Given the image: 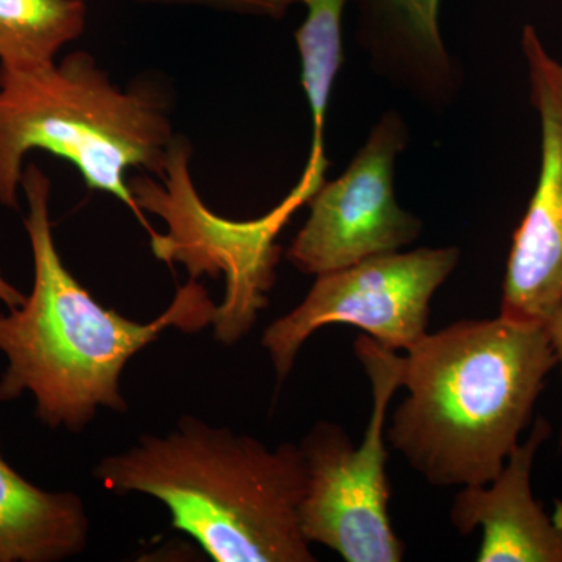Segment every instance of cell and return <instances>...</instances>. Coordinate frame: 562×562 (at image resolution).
I'll return each mask as SVG.
<instances>
[{
	"label": "cell",
	"mask_w": 562,
	"mask_h": 562,
	"mask_svg": "<svg viewBox=\"0 0 562 562\" xmlns=\"http://www.w3.org/2000/svg\"><path fill=\"white\" fill-rule=\"evenodd\" d=\"M408 140L402 114L386 111L342 176L314 192L308 220L286 251L297 271H339L419 238L422 221L398 205L394 192L395 160Z\"/></svg>",
	"instance_id": "ba28073f"
},
{
	"label": "cell",
	"mask_w": 562,
	"mask_h": 562,
	"mask_svg": "<svg viewBox=\"0 0 562 562\" xmlns=\"http://www.w3.org/2000/svg\"><path fill=\"white\" fill-rule=\"evenodd\" d=\"M550 432L549 422L539 417L491 483L464 486L454 497L453 527L464 536L482 528L476 561L562 562V503L550 516L531 491L536 453Z\"/></svg>",
	"instance_id": "30bf717a"
},
{
	"label": "cell",
	"mask_w": 562,
	"mask_h": 562,
	"mask_svg": "<svg viewBox=\"0 0 562 562\" xmlns=\"http://www.w3.org/2000/svg\"><path fill=\"white\" fill-rule=\"evenodd\" d=\"M441 0H357V40L379 76L431 110L452 105L460 63L443 43Z\"/></svg>",
	"instance_id": "8fae6325"
},
{
	"label": "cell",
	"mask_w": 562,
	"mask_h": 562,
	"mask_svg": "<svg viewBox=\"0 0 562 562\" xmlns=\"http://www.w3.org/2000/svg\"><path fill=\"white\" fill-rule=\"evenodd\" d=\"M460 258L457 247H422L317 276L306 297L262 335L277 383L290 376L303 344L325 325H353L386 349H412L427 335L432 295Z\"/></svg>",
	"instance_id": "52a82bcc"
},
{
	"label": "cell",
	"mask_w": 562,
	"mask_h": 562,
	"mask_svg": "<svg viewBox=\"0 0 562 562\" xmlns=\"http://www.w3.org/2000/svg\"><path fill=\"white\" fill-rule=\"evenodd\" d=\"M25 299H27V295L22 294L18 288H14L13 284L3 277L2 271H0V302H2L7 308L14 310L20 308L22 303L25 302Z\"/></svg>",
	"instance_id": "e0dca14e"
},
{
	"label": "cell",
	"mask_w": 562,
	"mask_h": 562,
	"mask_svg": "<svg viewBox=\"0 0 562 562\" xmlns=\"http://www.w3.org/2000/svg\"><path fill=\"white\" fill-rule=\"evenodd\" d=\"M554 368L539 322L498 314L427 333L403 357L408 395L392 414L386 441L432 486L491 483Z\"/></svg>",
	"instance_id": "7a4b0ae2"
},
{
	"label": "cell",
	"mask_w": 562,
	"mask_h": 562,
	"mask_svg": "<svg viewBox=\"0 0 562 562\" xmlns=\"http://www.w3.org/2000/svg\"><path fill=\"white\" fill-rule=\"evenodd\" d=\"M306 18L295 32L301 55L302 87L312 113V149L302 176L324 183L328 160L325 125L333 85L342 66V16L347 0H302Z\"/></svg>",
	"instance_id": "4fadbf2b"
},
{
	"label": "cell",
	"mask_w": 562,
	"mask_h": 562,
	"mask_svg": "<svg viewBox=\"0 0 562 562\" xmlns=\"http://www.w3.org/2000/svg\"><path fill=\"white\" fill-rule=\"evenodd\" d=\"M92 475L116 495L157 498L172 528L216 562H314L301 525L306 490L299 443L269 449L249 435L183 416L102 458Z\"/></svg>",
	"instance_id": "3957f363"
},
{
	"label": "cell",
	"mask_w": 562,
	"mask_h": 562,
	"mask_svg": "<svg viewBox=\"0 0 562 562\" xmlns=\"http://www.w3.org/2000/svg\"><path fill=\"white\" fill-rule=\"evenodd\" d=\"M91 522L76 492L41 490L0 452V562H61L90 542Z\"/></svg>",
	"instance_id": "7c38bea8"
},
{
	"label": "cell",
	"mask_w": 562,
	"mask_h": 562,
	"mask_svg": "<svg viewBox=\"0 0 562 562\" xmlns=\"http://www.w3.org/2000/svg\"><path fill=\"white\" fill-rule=\"evenodd\" d=\"M520 46L541 122V172L513 236L501 314L547 324L562 302V63L530 24L524 27Z\"/></svg>",
	"instance_id": "9c48e42d"
},
{
	"label": "cell",
	"mask_w": 562,
	"mask_h": 562,
	"mask_svg": "<svg viewBox=\"0 0 562 562\" xmlns=\"http://www.w3.org/2000/svg\"><path fill=\"white\" fill-rule=\"evenodd\" d=\"M29 203L24 225L33 255V286L20 308L0 313V402L31 394L36 419L83 431L101 408L124 414L121 391L127 362L169 330L198 333L213 325L217 305L195 279L179 286L157 319L139 324L105 308L63 262L50 224V180L38 166L22 173Z\"/></svg>",
	"instance_id": "6da1fadb"
},
{
	"label": "cell",
	"mask_w": 562,
	"mask_h": 562,
	"mask_svg": "<svg viewBox=\"0 0 562 562\" xmlns=\"http://www.w3.org/2000/svg\"><path fill=\"white\" fill-rule=\"evenodd\" d=\"M190 144L176 136L165 176V187L139 177L128 180L139 210L160 214L169 224L168 235L150 236L151 250L162 261L184 262L191 279L202 273L225 272L227 291L214 317V336L224 346L244 338L268 305V294L276 283L281 249L276 238L313 192L295 184L286 199L260 220L233 222L222 220L203 206L191 183Z\"/></svg>",
	"instance_id": "8992f818"
},
{
	"label": "cell",
	"mask_w": 562,
	"mask_h": 562,
	"mask_svg": "<svg viewBox=\"0 0 562 562\" xmlns=\"http://www.w3.org/2000/svg\"><path fill=\"white\" fill-rule=\"evenodd\" d=\"M176 135L157 87L128 90L110 80L88 52L36 72L0 70V205L18 210L24 158L46 150L69 161L91 191L124 203L154 236L133 199L128 171L165 176Z\"/></svg>",
	"instance_id": "277c9868"
},
{
	"label": "cell",
	"mask_w": 562,
	"mask_h": 562,
	"mask_svg": "<svg viewBox=\"0 0 562 562\" xmlns=\"http://www.w3.org/2000/svg\"><path fill=\"white\" fill-rule=\"evenodd\" d=\"M355 355L372 386L364 439L355 446L342 427L321 420L302 439L306 490L301 505L303 535L347 562H401L405 543L390 517L386 417L402 387L403 357L361 333Z\"/></svg>",
	"instance_id": "5b68a950"
},
{
	"label": "cell",
	"mask_w": 562,
	"mask_h": 562,
	"mask_svg": "<svg viewBox=\"0 0 562 562\" xmlns=\"http://www.w3.org/2000/svg\"><path fill=\"white\" fill-rule=\"evenodd\" d=\"M546 327L547 331H549L550 342H552L554 355H557V366H560L562 375V302L558 305V308L554 310L550 319L547 321ZM560 443L562 447V425Z\"/></svg>",
	"instance_id": "2e32d148"
},
{
	"label": "cell",
	"mask_w": 562,
	"mask_h": 562,
	"mask_svg": "<svg viewBox=\"0 0 562 562\" xmlns=\"http://www.w3.org/2000/svg\"><path fill=\"white\" fill-rule=\"evenodd\" d=\"M85 27V0H0V70L50 68Z\"/></svg>",
	"instance_id": "5bb4252c"
},
{
	"label": "cell",
	"mask_w": 562,
	"mask_h": 562,
	"mask_svg": "<svg viewBox=\"0 0 562 562\" xmlns=\"http://www.w3.org/2000/svg\"><path fill=\"white\" fill-rule=\"evenodd\" d=\"M139 2L192 3V5L213 7V9L235 11V13L281 20L295 3H302V0H139Z\"/></svg>",
	"instance_id": "9a60e30c"
}]
</instances>
